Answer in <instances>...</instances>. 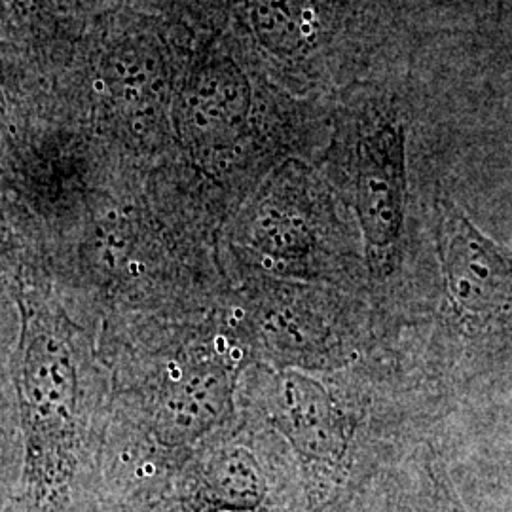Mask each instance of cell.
Here are the masks:
<instances>
[{
    "label": "cell",
    "instance_id": "obj_1",
    "mask_svg": "<svg viewBox=\"0 0 512 512\" xmlns=\"http://www.w3.org/2000/svg\"><path fill=\"white\" fill-rule=\"evenodd\" d=\"M437 249L450 321L473 348L512 342V249L484 236L456 203L437 198Z\"/></svg>",
    "mask_w": 512,
    "mask_h": 512
},
{
    "label": "cell",
    "instance_id": "obj_2",
    "mask_svg": "<svg viewBox=\"0 0 512 512\" xmlns=\"http://www.w3.org/2000/svg\"><path fill=\"white\" fill-rule=\"evenodd\" d=\"M272 421L291 442L308 478L311 503L321 505L338 486L351 448V418L325 385L285 370L272 382Z\"/></svg>",
    "mask_w": 512,
    "mask_h": 512
},
{
    "label": "cell",
    "instance_id": "obj_3",
    "mask_svg": "<svg viewBox=\"0 0 512 512\" xmlns=\"http://www.w3.org/2000/svg\"><path fill=\"white\" fill-rule=\"evenodd\" d=\"M406 203L404 129L378 120L361 131L355 147L353 207L365 241L368 266L389 274L401 241Z\"/></svg>",
    "mask_w": 512,
    "mask_h": 512
},
{
    "label": "cell",
    "instance_id": "obj_4",
    "mask_svg": "<svg viewBox=\"0 0 512 512\" xmlns=\"http://www.w3.org/2000/svg\"><path fill=\"white\" fill-rule=\"evenodd\" d=\"M19 384L31 439L44 458L61 456L73 435L76 370L67 342L42 319H33L25 330Z\"/></svg>",
    "mask_w": 512,
    "mask_h": 512
},
{
    "label": "cell",
    "instance_id": "obj_5",
    "mask_svg": "<svg viewBox=\"0 0 512 512\" xmlns=\"http://www.w3.org/2000/svg\"><path fill=\"white\" fill-rule=\"evenodd\" d=\"M228 397L230 380L222 368L192 366L165 389L160 404V431L173 442L196 439L219 421Z\"/></svg>",
    "mask_w": 512,
    "mask_h": 512
},
{
    "label": "cell",
    "instance_id": "obj_6",
    "mask_svg": "<svg viewBox=\"0 0 512 512\" xmlns=\"http://www.w3.org/2000/svg\"><path fill=\"white\" fill-rule=\"evenodd\" d=\"M253 241L262 255L291 270H304L315 251V236L306 211L279 200L275 192L258 209Z\"/></svg>",
    "mask_w": 512,
    "mask_h": 512
},
{
    "label": "cell",
    "instance_id": "obj_7",
    "mask_svg": "<svg viewBox=\"0 0 512 512\" xmlns=\"http://www.w3.org/2000/svg\"><path fill=\"white\" fill-rule=\"evenodd\" d=\"M203 488L211 505L230 512L253 511L266 495V482L255 456L243 448L222 450L209 459Z\"/></svg>",
    "mask_w": 512,
    "mask_h": 512
},
{
    "label": "cell",
    "instance_id": "obj_8",
    "mask_svg": "<svg viewBox=\"0 0 512 512\" xmlns=\"http://www.w3.org/2000/svg\"><path fill=\"white\" fill-rule=\"evenodd\" d=\"M433 480H435V488H437V499H439L440 511L442 512H465L463 507L459 505L456 494L452 490V484L448 482L446 475L440 471V467H433Z\"/></svg>",
    "mask_w": 512,
    "mask_h": 512
}]
</instances>
